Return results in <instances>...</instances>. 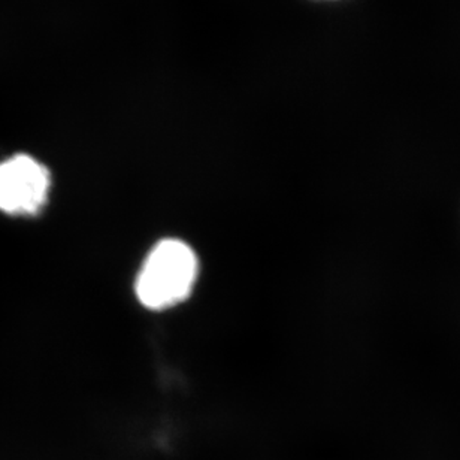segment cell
I'll return each mask as SVG.
<instances>
[{"label":"cell","mask_w":460,"mask_h":460,"mask_svg":"<svg viewBox=\"0 0 460 460\" xmlns=\"http://www.w3.org/2000/svg\"><path fill=\"white\" fill-rule=\"evenodd\" d=\"M198 275L195 250L181 239H162L151 248L137 272V301L148 310H169L190 296Z\"/></svg>","instance_id":"1"},{"label":"cell","mask_w":460,"mask_h":460,"mask_svg":"<svg viewBox=\"0 0 460 460\" xmlns=\"http://www.w3.org/2000/svg\"><path fill=\"white\" fill-rule=\"evenodd\" d=\"M49 169L31 155H18L0 164V211L36 214L49 198Z\"/></svg>","instance_id":"2"}]
</instances>
